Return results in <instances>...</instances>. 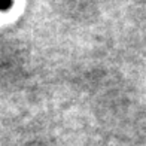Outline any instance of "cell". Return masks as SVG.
Instances as JSON below:
<instances>
[{"instance_id": "6da1fadb", "label": "cell", "mask_w": 146, "mask_h": 146, "mask_svg": "<svg viewBox=\"0 0 146 146\" xmlns=\"http://www.w3.org/2000/svg\"><path fill=\"white\" fill-rule=\"evenodd\" d=\"M12 6V3H6V5H0V9H9Z\"/></svg>"}]
</instances>
